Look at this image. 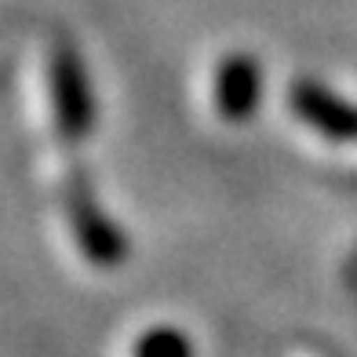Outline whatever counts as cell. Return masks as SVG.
I'll return each instance as SVG.
<instances>
[{"mask_svg": "<svg viewBox=\"0 0 357 357\" xmlns=\"http://www.w3.org/2000/svg\"><path fill=\"white\" fill-rule=\"evenodd\" d=\"M59 193H62L66 222H70V234L77 241L80 255L99 270L121 266L128 259V241L117 226H113V219L99 208V201H95V193L88 190L84 178H62Z\"/></svg>", "mask_w": 357, "mask_h": 357, "instance_id": "1", "label": "cell"}, {"mask_svg": "<svg viewBox=\"0 0 357 357\" xmlns=\"http://www.w3.org/2000/svg\"><path fill=\"white\" fill-rule=\"evenodd\" d=\"M47 95H52V117L59 135L80 142L95 128V91L80 55L73 47H55L47 66Z\"/></svg>", "mask_w": 357, "mask_h": 357, "instance_id": "2", "label": "cell"}, {"mask_svg": "<svg viewBox=\"0 0 357 357\" xmlns=\"http://www.w3.org/2000/svg\"><path fill=\"white\" fill-rule=\"evenodd\" d=\"M288 109L296 121H303L310 132L324 135L328 142L357 146V102L343 99L339 91L317 84L310 77H299L288 88Z\"/></svg>", "mask_w": 357, "mask_h": 357, "instance_id": "3", "label": "cell"}, {"mask_svg": "<svg viewBox=\"0 0 357 357\" xmlns=\"http://www.w3.org/2000/svg\"><path fill=\"white\" fill-rule=\"evenodd\" d=\"M263 99V70L245 52H234L215 70V113L226 124H248Z\"/></svg>", "mask_w": 357, "mask_h": 357, "instance_id": "4", "label": "cell"}, {"mask_svg": "<svg viewBox=\"0 0 357 357\" xmlns=\"http://www.w3.org/2000/svg\"><path fill=\"white\" fill-rule=\"evenodd\" d=\"M132 357H197V354H193V343L183 328H175V324H153V328H146L135 339Z\"/></svg>", "mask_w": 357, "mask_h": 357, "instance_id": "5", "label": "cell"}]
</instances>
